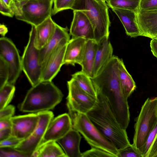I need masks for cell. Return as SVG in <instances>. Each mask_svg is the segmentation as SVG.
Segmentation results:
<instances>
[{
  "label": "cell",
  "mask_w": 157,
  "mask_h": 157,
  "mask_svg": "<svg viewBox=\"0 0 157 157\" xmlns=\"http://www.w3.org/2000/svg\"><path fill=\"white\" fill-rule=\"evenodd\" d=\"M154 38L157 39V35L155 36L153 38Z\"/></svg>",
  "instance_id": "obj_44"
},
{
  "label": "cell",
  "mask_w": 157,
  "mask_h": 157,
  "mask_svg": "<svg viewBox=\"0 0 157 157\" xmlns=\"http://www.w3.org/2000/svg\"><path fill=\"white\" fill-rule=\"evenodd\" d=\"M87 40L81 37L71 38L67 44L63 65L75 66L81 64L84 55Z\"/></svg>",
  "instance_id": "obj_17"
},
{
  "label": "cell",
  "mask_w": 157,
  "mask_h": 157,
  "mask_svg": "<svg viewBox=\"0 0 157 157\" xmlns=\"http://www.w3.org/2000/svg\"><path fill=\"white\" fill-rule=\"evenodd\" d=\"M0 56L4 58L9 65L8 83L14 85L22 71L21 57L13 42L5 36L0 38Z\"/></svg>",
  "instance_id": "obj_11"
},
{
  "label": "cell",
  "mask_w": 157,
  "mask_h": 157,
  "mask_svg": "<svg viewBox=\"0 0 157 157\" xmlns=\"http://www.w3.org/2000/svg\"><path fill=\"white\" fill-rule=\"evenodd\" d=\"M8 32L7 27L4 24H0V34L2 37H5Z\"/></svg>",
  "instance_id": "obj_42"
},
{
  "label": "cell",
  "mask_w": 157,
  "mask_h": 157,
  "mask_svg": "<svg viewBox=\"0 0 157 157\" xmlns=\"http://www.w3.org/2000/svg\"><path fill=\"white\" fill-rule=\"evenodd\" d=\"M157 10V0H140L139 10Z\"/></svg>",
  "instance_id": "obj_36"
},
{
  "label": "cell",
  "mask_w": 157,
  "mask_h": 157,
  "mask_svg": "<svg viewBox=\"0 0 157 157\" xmlns=\"http://www.w3.org/2000/svg\"><path fill=\"white\" fill-rule=\"evenodd\" d=\"M118 69V76L122 91L125 98L128 99L135 90L136 83L127 71L122 59L119 58Z\"/></svg>",
  "instance_id": "obj_24"
},
{
  "label": "cell",
  "mask_w": 157,
  "mask_h": 157,
  "mask_svg": "<svg viewBox=\"0 0 157 157\" xmlns=\"http://www.w3.org/2000/svg\"><path fill=\"white\" fill-rule=\"evenodd\" d=\"M97 43L93 70V77L97 75L113 56V49L109 38H104Z\"/></svg>",
  "instance_id": "obj_20"
},
{
  "label": "cell",
  "mask_w": 157,
  "mask_h": 157,
  "mask_svg": "<svg viewBox=\"0 0 157 157\" xmlns=\"http://www.w3.org/2000/svg\"><path fill=\"white\" fill-rule=\"evenodd\" d=\"M102 0L105 2V0Z\"/></svg>",
  "instance_id": "obj_45"
},
{
  "label": "cell",
  "mask_w": 157,
  "mask_h": 157,
  "mask_svg": "<svg viewBox=\"0 0 157 157\" xmlns=\"http://www.w3.org/2000/svg\"><path fill=\"white\" fill-rule=\"evenodd\" d=\"M150 46L153 55L157 58V39L153 38L151 40Z\"/></svg>",
  "instance_id": "obj_41"
},
{
  "label": "cell",
  "mask_w": 157,
  "mask_h": 157,
  "mask_svg": "<svg viewBox=\"0 0 157 157\" xmlns=\"http://www.w3.org/2000/svg\"><path fill=\"white\" fill-rule=\"evenodd\" d=\"M105 2L102 0H75L71 9L81 11L87 17L93 25L97 43L109 36L110 22Z\"/></svg>",
  "instance_id": "obj_4"
},
{
  "label": "cell",
  "mask_w": 157,
  "mask_h": 157,
  "mask_svg": "<svg viewBox=\"0 0 157 157\" xmlns=\"http://www.w3.org/2000/svg\"><path fill=\"white\" fill-rule=\"evenodd\" d=\"M67 44L59 46L48 57L42 66L41 81H52L59 71Z\"/></svg>",
  "instance_id": "obj_15"
},
{
  "label": "cell",
  "mask_w": 157,
  "mask_h": 157,
  "mask_svg": "<svg viewBox=\"0 0 157 157\" xmlns=\"http://www.w3.org/2000/svg\"><path fill=\"white\" fill-rule=\"evenodd\" d=\"M75 0H53L54 6L52 15L59 12L71 9Z\"/></svg>",
  "instance_id": "obj_30"
},
{
  "label": "cell",
  "mask_w": 157,
  "mask_h": 157,
  "mask_svg": "<svg viewBox=\"0 0 157 157\" xmlns=\"http://www.w3.org/2000/svg\"><path fill=\"white\" fill-rule=\"evenodd\" d=\"M67 27L56 24L54 33L48 43L40 50V63L42 66L49 56L60 45L67 44L70 40Z\"/></svg>",
  "instance_id": "obj_16"
},
{
  "label": "cell",
  "mask_w": 157,
  "mask_h": 157,
  "mask_svg": "<svg viewBox=\"0 0 157 157\" xmlns=\"http://www.w3.org/2000/svg\"><path fill=\"white\" fill-rule=\"evenodd\" d=\"M0 157H29L26 154L19 151L14 148H0Z\"/></svg>",
  "instance_id": "obj_33"
},
{
  "label": "cell",
  "mask_w": 157,
  "mask_h": 157,
  "mask_svg": "<svg viewBox=\"0 0 157 157\" xmlns=\"http://www.w3.org/2000/svg\"><path fill=\"white\" fill-rule=\"evenodd\" d=\"M15 90L14 85L8 83L0 89V110L8 105L11 101Z\"/></svg>",
  "instance_id": "obj_28"
},
{
  "label": "cell",
  "mask_w": 157,
  "mask_h": 157,
  "mask_svg": "<svg viewBox=\"0 0 157 157\" xmlns=\"http://www.w3.org/2000/svg\"><path fill=\"white\" fill-rule=\"evenodd\" d=\"M119 58L113 56L104 68L91 78L96 91L103 94L108 99L121 126L126 130L130 121L128 99L122 91L118 76Z\"/></svg>",
  "instance_id": "obj_1"
},
{
  "label": "cell",
  "mask_w": 157,
  "mask_h": 157,
  "mask_svg": "<svg viewBox=\"0 0 157 157\" xmlns=\"http://www.w3.org/2000/svg\"><path fill=\"white\" fill-rule=\"evenodd\" d=\"M56 24L51 16L36 26L35 45L37 49H41L48 43L54 33Z\"/></svg>",
  "instance_id": "obj_22"
},
{
  "label": "cell",
  "mask_w": 157,
  "mask_h": 157,
  "mask_svg": "<svg viewBox=\"0 0 157 157\" xmlns=\"http://www.w3.org/2000/svg\"><path fill=\"white\" fill-rule=\"evenodd\" d=\"M96 92V103L86 114L96 128L120 150L130 144L126 130L118 123L107 98L101 92Z\"/></svg>",
  "instance_id": "obj_2"
},
{
  "label": "cell",
  "mask_w": 157,
  "mask_h": 157,
  "mask_svg": "<svg viewBox=\"0 0 157 157\" xmlns=\"http://www.w3.org/2000/svg\"><path fill=\"white\" fill-rule=\"evenodd\" d=\"M157 124V97L147 98L136 119L133 146L142 155L147 139Z\"/></svg>",
  "instance_id": "obj_6"
},
{
  "label": "cell",
  "mask_w": 157,
  "mask_h": 157,
  "mask_svg": "<svg viewBox=\"0 0 157 157\" xmlns=\"http://www.w3.org/2000/svg\"><path fill=\"white\" fill-rule=\"evenodd\" d=\"M9 75L8 63L4 58L0 56V89L8 83Z\"/></svg>",
  "instance_id": "obj_29"
},
{
  "label": "cell",
  "mask_w": 157,
  "mask_h": 157,
  "mask_svg": "<svg viewBox=\"0 0 157 157\" xmlns=\"http://www.w3.org/2000/svg\"><path fill=\"white\" fill-rule=\"evenodd\" d=\"M73 128L83 136L91 147L101 149L117 157L118 150L94 125L86 114L68 111Z\"/></svg>",
  "instance_id": "obj_5"
},
{
  "label": "cell",
  "mask_w": 157,
  "mask_h": 157,
  "mask_svg": "<svg viewBox=\"0 0 157 157\" xmlns=\"http://www.w3.org/2000/svg\"><path fill=\"white\" fill-rule=\"evenodd\" d=\"M15 111V107L13 105H8L0 110V119L10 118L13 117Z\"/></svg>",
  "instance_id": "obj_37"
},
{
  "label": "cell",
  "mask_w": 157,
  "mask_h": 157,
  "mask_svg": "<svg viewBox=\"0 0 157 157\" xmlns=\"http://www.w3.org/2000/svg\"><path fill=\"white\" fill-rule=\"evenodd\" d=\"M122 23L126 34L131 37L142 36L137 20V13L132 11L117 8L112 9Z\"/></svg>",
  "instance_id": "obj_19"
},
{
  "label": "cell",
  "mask_w": 157,
  "mask_h": 157,
  "mask_svg": "<svg viewBox=\"0 0 157 157\" xmlns=\"http://www.w3.org/2000/svg\"><path fill=\"white\" fill-rule=\"evenodd\" d=\"M10 127H12L10 118L0 119V130Z\"/></svg>",
  "instance_id": "obj_40"
},
{
  "label": "cell",
  "mask_w": 157,
  "mask_h": 157,
  "mask_svg": "<svg viewBox=\"0 0 157 157\" xmlns=\"http://www.w3.org/2000/svg\"><path fill=\"white\" fill-rule=\"evenodd\" d=\"M72 38H83L87 40H94L93 25L86 15L80 10H73V17L70 29Z\"/></svg>",
  "instance_id": "obj_14"
},
{
  "label": "cell",
  "mask_w": 157,
  "mask_h": 157,
  "mask_svg": "<svg viewBox=\"0 0 157 157\" xmlns=\"http://www.w3.org/2000/svg\"><path fill=\"white\" fill-rule=\"evenodd\" d=\"M136 14L137 22L142 36L153 38L157 35V10H139Z\"/></svg>",
  "instance_id": "obj_18"
},
{
  "label": "cell",
  "mask_w": 157,
  "mask_h": 157,
  "mask_svg": "<svg viewBox=\"0 0 157 157\" xmlns=\"http://www.w3.org/2000/svg\"><path fill=\"white\" fill-rule=\"evenodd\" d=\"M157 134V124L149 134L144 145L143 157H147L150 147Z\"/></svg>",
  "instance_id": "obj_35"
},
{
  "label": "cell",
  "mask_w": 157,
  "mask_h": 157,
  "mask_svg": "<svg viewBox=\"0 0 157 157\" xmlns=\"http://www.w3.org/2000/svg\"><path fill=\"white\" fill-rule=\"evenodd\" d=\"M72 78L78 86L89 94L97 97V93L91 78L81 71L72 75Z\"/></svg>",
  "instance_id": "obj_26"
},
{
  "label": "cell",
  "mask_w": 157,
  "mask_h": 157,
  "mask_svg": "<svg viewBox=\"0 0 157 157\" xmlns=\"http://www.w3.org/2000/svg\"><path fill=\"white\" fill-rule=\"evenodd\" d=\"M27 44L21 57L22 71L34 86L41 81L42 66L40 63V50L35 45L36 26L32 25Z\"/></svg>",
  "instance_id": "obj_8"
},
{
  "label": "cell",
  "mask_w": 157,
  "mask_h": 157,
  "mask_svg": "<svg viewBox=\"0 0 157 157\" xmlns=\"http://www.w3.org/2000/svg\"><path fill=\"white\" fill-rule=\"evenodd\" d=\"M53 0H15L11 8L18 20L37 26L52 15Z\"/></svg>",
  "instance_id": "obj_7"
},
{
  "label": "cell",
  "mask_w": 157,
  "mask_h": 157,
  "mask_svg": "<svg viewBox=\"0 0 157 157\" xmlns=\"http://www.w3.org/2000/svg\"><path fill=\"white\" fill-rule=\"evenodd\" d=\"M63 97L52 81H41L28 91L18 108L22 112L29 113L50 111L60 102Z\"/></svg>",
  "instance_id": "obj_3"
},
{
  "label": "cell",
  "mask_w": 157,
  "mask_h": 157,
  "mask_svg": "<svg viewBox=\"0 0 157 157\" xmlns=\"http://www.w3.org/2000/svg\"><path fill=\"white\" fill-rule=\"evenodd\" d=\"M32 157H67L61 147L55 141H49L40 146Z\"/></svg>",
  "instance_id": "obj_25"
},
{
  "label": "cell",
  "mask_w": 157,
  "mask_h": 157,
  "mask_svg": "<svg viewBox=\"0 0 157 157\" xmlns=\"http://www.w3.org/2000/svg\"><path fill=\"white\" fill-rule=\"evenodd\" d=\"M72 128L69 114L64 113L54 118L48 126L40 146L49 141L56 142Z\"/></svg>",
  "instance_id": "obj_12"
},
{
  "label": "cell",
  "mask_w": 157,
  "mask_h": 157,
  "mask_svg": "<svg viewBox=\"0 0 157 157\" xmlns=\"http://www.w3.org/2000/svg\"><path fill=\"white\" fill-rule=\"evenodd\" d=\"M17 0V1H20V0Z\"/></svg>",
  "instance_id": "obj_46"
},
{
  "label": "cell",
  "mask_w": 157,
  "mask_h": 157,
  "mask_svg": "<svg viewBox=\"0 0 157 157\" xmlns=\"http://www.w3.org/2000/svg\"><path fill=\"white\" fill-rule=\"evenodd\" d=\"M140 0H106L108 6L133 11L136 13L139 10Z\"/></svg>",
  "instance_id": "obj_27"
},
{
  "label": "cell",
  "mask_w": 157,
  "mask_h": 157,
  "mask_svg": "<svg viewBox=\"0 0 157 157\" xmlns=\"http://www.w3.org/2000/svg\"><path fill=\"white\" fill-rule=\"evenodd\" d=\"M156 136H157V135Z\"/></svg>",
  "instance_id": "obj_47"
},
{
  "label": "cell",
  "mask_w": 157,
  "mask_h": 157,
  "mask_svg": "<svg viewBox=\"0 0 157 157\" xmlns=\"http://www.w3.org/2000/svg\"><path fill=\"white\" fill-rule=\"evenodd\" d=\"M37 113L15 116L10 118L12 136L22 140L28 138L37 126L39 121Z\"/></svg>",
  "instance_id": "obj_13"
},
{
  "label": "cell",
  "mask_w": 157,
  "mask_h": 157,
  "mask_svg": "<svg viewBox=\"0 0 157 157\" xmlns=\"http://www.w3.org/2000/svg\"><path fill=\"white\" fill-rule=\"evenodd\" d=\"M67 105L68 111L86 114L94 106L97 97L84 91L72 78L67 81Z\"/></svg>",
  "instance_id": "obj_10"
},
{
  "label": "cell",
  "mask_w": 157,
  "mask_h": 157,
  "mask_svg": "<svg viewBox=\"0 0 157 157\" xmlns=\"http://www.w3.org/2000/svg\"><path fill=\"white\" fill-rule=\"evenodd\" d=\"M7 6L11 7L15 0H2Z\"/></svg>",
  "instance_id": "obj_43"
},
{
  "label": "cell",
  "mask_w": 157,
  "mask_h": 157,
  "mask_svg": "<svg viewBox=\"0 0 157 157\" xmlns=\"http://www.w3.org/2000/svg\"><path fill=\"white\" fill-rule=\"evenodd\" d=\"M12 127L0 130V141L7 139L12 136Z\"/></svg>",
  "instance_id": "obj_39"
},
{
  "label": "cell",
  "mask_w": 157,
  "mask_h": 157,
  "mask_svg": "<svg viewBox=\"0 0 157 157\" xmlns=\"http://www.w3.org/2000/svg\"><path fill=\"white\" fill-rule=\"evenodd\" d=\"M82 136L73 128L56 142L60 145L67 157H82L80 144Z\"/></svg>",
  "instance_id": "obj_21"
},
{
  "label": "cell",
  "mask_w": 157,
  "mask_h": 157,
  "mask_svg": "<svg viewBox=\"0 0 157 157\" xmlns=\"http://www.w3.org/2000/svg\"><path fill=\"white\" fill-rule=\"evenodd\" d=\"M39 121L36 128L27 139L23 140L14 148L32 157L33 153L40 146L48 126L54 118V114L51 111L37 113Z\"/></svg>",
  "instance_id": "obj_9"
},
{
  "label": "cell",
  "mask_w": 157,
  "mask_h": 157,
  "mask_svg": "<svg viewBox=\"0 0 157 157\" xmlns=\"http://www.w3.org/2000/svg\"><path fill=\"white\" fill-rule=\"evenodd\" d=\"M98 43L94 40H87L82 63L81 71L90 78L93 77V70Z\"/></svg>",
  "instance_id": "obj_23"
},
{
  "label": "cell",
  "mask_w": 157,
  "mask_h": 157,
  "mask_svg": "<svg viewBox=\"0 0 157 157\" xmlns=\"http://www.w3.org/2000/svg\"></svg>",
  "instance_id": "obj_48"
},
{
  "label": "cell",
  "mask_w": 157,
  "mask_h": 157,
  "mask_svg": "<svg viewBox=\"0 0 157 157\" xmlns=\"http://www.w3.org/2000/svg\"><path fill=\"white\" fill-rule=\"evenodd\" d=\"M0 12L3 15L12 17L15 13L11 8L7 6L2 0H0Z\"/></svg>",
  "instance_id": "obj_38"
},
{
  "label": "cell",
  "mask_w": 157,
  "mask_h": 157,
  "mask_svg": "<svg viewBox=\"0 0 157 157\" xmlns=\"http://www.w3.org/2000/svg\"><path fill=\"white\" fill-rule=\"evenodd\" d=\"M22 140H23L11 136L7 139L0 141V148H14Z\"/></svg>",
  "instance_id": "obj_34"
},
{
  "label": "cell",
  "mask_w": 157,
  "mask_h": 157,
  "mask_svg": "<svg viewBox=\"0 0 157 157\" xmlns=\"http://www.w3.org/2000/svg\"><path fill=\"white\" fill-rule=\"evenodd\" d=\"M117 157H142V156L132 144H130L118 150Z\"/></svg>",
  "instance_id": "obj_31"
},
{
  "label": "cell",
  "mask_w": 157,
  "mask_h": 157,
  "mask_svg": "<svg viewBox=\"0 0 157 157\" xmlns=\"http://www.w3.org/2000/svg\"><path fill=\"white\" fill-rule=\"evenodd\" d=\"M116 157L109 152L101 149L91 147L90 150L82 153V157Z\"/></svg>",
  "instance_id": "obj_32"
}]
</instances>
